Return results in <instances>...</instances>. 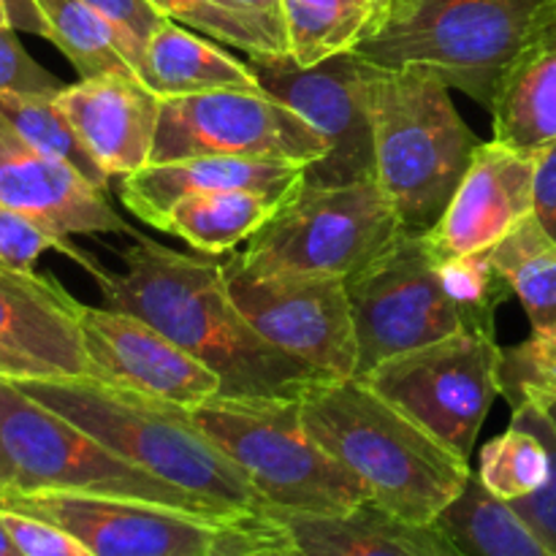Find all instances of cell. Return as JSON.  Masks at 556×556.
<instances>
[{"mask_svg": "<svg viewBox=\"0 0 556 556\" xmlns=\"http://www.w3.org/2000/svg\"><path fill=\"white\" fill-rule=\"evenodd\" d=\"M123 271L96 277L106 307L139 315L220 375V396L302 400L320 378L248 324L215 255L179 253L136 233L119 253Z\"/></svg>", "mask_w": 556, "mask_h": 556, "instance_id": "6da1fadb", "label": "cell"}, {"mask_svg": "<svg viewBox=\"0 0 556 556\" xmlns=\"http://www.w3.org/2000/svg\"><path fill=\"white\" fill-rule=\"evenodd\" d=\"M315 443L364 486L369 503L410 525H438L465 494L470 462L424 432L362 378L318 380L302 394Z\"/></svg>", "mask_w": 556, "mask_h": 556, "instance_id": "7a4b0ae2", "label": "cell"}, {"mask_svg": "<svg viewBox=\"0 0 556 556\" xmlns=\"http://www.w3.org/2000/svg\"><path fill=\"white\" fill-rule=\"evenodd\" d=\"M14 383L130 465L182 489L228 519L269 514L248 476L193 421L188 407L150 400L96 378L54 375Z\"/></svg>", "mask_w": 556, "mask_h": 556, "instance_id": "3957f363", "label": "cell"}, {"mask_svg": "<svg viewBox=\"0 0 556 556\" xmlns=\"http://www.w3.org/2000/svg\"><path fill=\"white\" fill-rule=\"evenodd\" d=\"M367 103L375 182L407 233H427L454 199L483 141L462 119L451 87L424 65L367 63Z\"/></svg>", "mask_w": 556, "mask_h": 556, "instance_id": "277c9868", "label": "cell"}, {"mask_svg": "<svg viewBox=\"0 0 556 556\" xmlns=\"http://www.w3.org/2000/svg\"><path fill=\"white\" fill-rule=\"evenodd\" d=\"M193 421L248 476L275 516H334L367 503L362 483L307 432L299 400L212 396Z\"/></svg>", "mask_w": 556, "mask_h": 556, "instance_id": "5b68a950", "label": "cell"}, {"mask_svg": "<svg viewBox=\"0 0 556 556\" xmlns=\"http://www.w3.org/2000/svg\"><path fill=\"white\" fill-rule=\"evenodd\" d=\"M543 0H389L353 49L378 68H432L451 90L492 106L500 74Z\"/></svg>", "mask_w": 556, "mask_h": 556, "instance_id": "8992f818", "label": "cell"}, {"mask_svg": "<svg viewBox=\"0 0 556 556\" xmlns=\"http://www.w3.org/2000/svg\"><path fill=\"white\" fill-rule=\"evenodd\" d=\"M0 492L128 497L237 521L130 465L74 421L27 396L11 378H0Z\"/></svg>", "mask_w": 556, "mask_h": 556, "instance_id": "52a82bcc", "label": "cell"}, {"mask_svg": "<svg viewBox=\"0 0 556 556\" xmlns=\"http://www.w3.org/2000/svg\"><path fill=\"white\" fill-rule=\"evenodd\" d=\"M405 233L380 185H299L233 258L255 275L302 271L348 277Z\"/></svg>", "mask_w": 556, "mask_h": 556, "instance_id": "ba28073f", "label": "cell"}, {"mask_svg": "<svg viewBox=\"0 0 556 556\" xmlns=\"http://www.w3.org/2000/svg\"><path fill=\"white\" fill-rule=\"evenodd\" d=\"M362 380L438 443L470 462L483 421L503 394V348L497 334L456 331L386 358Z\"/></svg>", "mask_w": 556, "mask_h": 556, "instance_id": "9c48e42d", "label": "cell"}, {"mask_svg": "<svg viewBox=\"0 0 556 556\" xmlns=\"http://www.w3.org/2000/svg\"><path fill=\"white\" fill-rule=\"evenodd\" d=\"M345 286L358 340L356 378L386 358L465 331L424 233L405 231Z\"/></svg>", "mask_w": 556, "mask_h": 556, "instance_id": "30bf717a", "label": "cell"}, {"mask_svg": "<svg viewBox=\"0 0 556 556\" xmlns=\"http://www.w3.org/2000/svg\"><path fill=\"white\" fill-rule=\"evenodd\" d=\"M201 155L266 157L309 166L326 157V141L302 114L266 90L163 98L150 163Z\"/></svg>", "mask_w": 556, "mask_h": 556, "instance_id": "8fae6325", "label": "cell"}, {"mask_svg": "<svg viewBox=\"0 0 556 556\" xmlns=\"http://www.w3.org/2000/svg\"><path fill=\"white\" fill-rule=\"evenodd\" d=\"M228 293L248 324L326 380L356 378L358 340L342 277L269 271L255 275L237 258L223 264Z\"/></svg>", "mask_w": 556, "mask_h": 556, "instance_id": "7c38bea8", "label": "cell"}, {"mask_svg": "<svg viewBox=\"0 0 556 556\" xmlns=\"http://www.w3.org/2000/svg\"><path fill=\"white\" fill-rule=\"evenodd\" d=\"M266 92L302 114L326 141V157L304 166V185L375 179V130L367 103V60L348 52L315 68L291 58H250Z\"/></svg>", "mask_w": 556, "mask_h": 556, "instance_id": "4fadbf2b", "label": "cell"}, {"mask_svg": "<svg viewBox=\"0 0 556 556\" xmlns=\"http://www.w3.org/2000/svg\"><path fill=\"white\" fill-rule=\"evenodd\" d=\"M0 508L63 527L92 556H206L223 527L231 525L144 500L101 494L0 492Z\"/></svg>", "mask_w": 556, "mask_h": 556, "instance_id": "5bb4252c", "label": "cell"}, {"mask_svg": "<svg viewBox=\"0 0 556 556\" xmlns=\"http://www.w3.org/2000/svg\"><path fill=\"white\" fill-rule=\"evenodd\" d=\"M79 326L90 378L188 410L220 396V375L139 315L81 304Z\"/></svg>", "mask_w": 556, "mask_h": 556, "instance_id": "9a60e30c", "label": "cell"}, {"mask_svg": "<svg viewBox=\"0 0 556 556\" xmlns=\"http://www.w3.org/2000/svg\"><path fill=\"white\" fill-rule=\"evenodd\" d=\"M532 215V155L483 141L440 220L424 233L438 264L492 250Z\"/></svg>", "mask_w": 556, "mask_h": 556, "instance_id": "2e32d148", "label": "cell"}, {"mask_svg": "<svg viewBox=\"0 0 556 556\" xmlns=\"http://www.w3.org/2000/svg\"><path fill=\"white\" fill-rule=\"evenodd\" d=\"M54 101L109 177L125 179L150 166L163 98L134 71L79 79Z\"/></svg>", "mask_w": 556, "mask_h": 556, "instance_id": "e0dca14e", "label": "cell"}, {"mask_svg": "<svg viewBox=\"0 0 556 556\" xmlns=\"http://www.w3.org/2000/svg\"><path fill=\"white\" fill-rule=\"evenodd\" d=\"M0 206L30 215L60 233H125L136 228L79 172L33 150L0 123Z\"/></svg>", "mask_w": 556, "mask_h": 556, "instance_id": "ac0fdd59", "label": "cell"}, {"mask_svg": "<svg viewBox=\"0 0 556 556\" xmlns=\"http://www.w3.org/2000/svg\"><path fill=\"white\" fill-rule=\"evenodd\" d=\"M304 182V166L266 157L201 155L150 163L119 185V201L134 217L161 231L163 217L177 201L215 190H253L286 201Z\"/></svg>", "mask_w": 556, "mask_h": 556, "instance_id": "d6986e66", "label": "cell"}, {"mask_svg": "<svg viewBox=\"0 0 556 556\" xmlns=\"http://www.w3.org/2000/svg\"><path fill=\"white\" fill-rule=\"evenodd\" d=\"M81 302L58 280L0 264V345L68 378H90L79 326Z\"/></svg>", "mask_w": 556, "mask_h": 556, "instance_id": "ffe728a7", "label": "cell"}, {"mask_svg": "<svg viewBox=\"0 0 556 556\" xmlns=\"http://www.w3.org/2000/svg\"><path fill=\"white\" fill-rule=\"evenodd\" d=\"M494 141L532 152L556 139V0H543L492 98Z\"/></svg>", "mask_w": 556, "mask_h": 556, "instance_id": "44dd1931", "label": "cell"}, {"mask_svg": "<svg viewBox=\"0 0 556 556\" xmlns=\"http://www.w3.org/2000/svg\"><path fill=\"white\" fill-rule=\"evenodd\" d=\"M275 519L309 556H470L440 525H410L369 500L348 514Z\"/></svg>", "mask_w": 556, "mask_h": 556, "instance_id": "7402d4cb", "label": "cell"}, {"mask_svg": "<svg viewBox=\"0 0 556 556\" xmlns=\"http://www.w3.org/2000/svg\"><path fill=\"white\" fill-rule=\"evenodd\" d=\"M139 79L157 98L212 90H264L250 63H239L215 41L201 38L199 33L174 20H168L147 43Z\"/></svg>", "mask_w": 556, "mask_h": 556, "instance_id": "603a6c76", "label": "cell"}, {"mask_svg": "<svg viewBox=\"0 0 556 556\" xmlns=\"http://www.w3.org/2000/svg\"><path fill=\"white\" fill-rule=\"evenodd\" d=\"M288 58L315 68L353 52L383 20L389 0H280Z\"/></svg>", "mask_w": 556, "mask_h": 556, "instance_id": "cb8c5ba5", "label": "cell"}, {"mask_svg": "<svg viewBox=\"0 0 556 556\" xmlns=\"http://www.w3.org/2000/svg\"><path fill=\"white\" fill-rule=\"evenodd\" d=\"M280 201L253 190H215L177 201L163 217L161 231L182 239L206 255L233 253L275 215Z\"/></svg>", "mask_w": 556, "mask_h": 556, "instance_id": "d4e9b609", "label": "cell"}, {"mask_svg": "<svg viewBox=\"0 0 556 556\" xmlns=\"http://www.w3.org/2000/svg\"><path fill=\"white\" fill-rule=\"evenodd\" d=\"M438 525L470 556H554L508 503L483 489L476 472Z\"/></svg>", "mask_w": 556, "mask_h": 556, "instance_id": "484cf974", "label": "cell"}, {"mask_svg": "<svg viewBox=\"0 0 556 556\" xmlns=\"http://www.w3.org/2000/svg\"><path fill=\"white\" fill-rule=\"evenodd\" d=\"M33 3L41 14L43 38H49L71 60L79 79H92L112 71L136 74V60L125 38L85 0H33Z\"/></svg>", "mask_w": 556, "mask_h": 556, "instance_id": "4316f807", "label": "cell"}, {"mask_svg": "<svg viewBox=\"0 0 556 556\" xmlns=\"http://www.w3.org/2000/svg\"><path fill=\"white\" fill-rule=\"evenodd\" d=\"M492 264L525 307L532 331L556 326V242L535 217L521 220L494 244Z\"/></svg>", "mask_w": 556, "mask_h": 556, "instance_id": "83f0119b", "label": "cell"}, {"mask_svg": "<svg viewBox=\"0 0 556 556\" xmlns=\"http://www.w3.org/2000/svg\"><path fill=\"white\" fill-rule=\"evenodd\" d=\"M0 123L9 125L22 141L54 161L65 163L79 172L92 188L101 193L109 190V174L98 166L96 157L79 139L71 119L58 106L54 96H16V92H0Z\"/></svg>", "mask_w": 556, "mask_h": 556, "instance_id": "f1b7e54d", "label": "cell"}, {"mask_svg": "<svg viewBox=\"0 0 556 556\" xmlns=\"http://www.w3.org/2000/svg\"><path fill=\"white\" fill-rule=\"evenodd\" d=\"M552 472V454L541 434L521 421H510L500 438L489 440L478 456V481L503 503L535 494Z\"/></svg>", "mask_w": 556, "mask_h": 556, "instance_id": "f546056e", "label": "cell"}, {"mask_svg": "<svg viewBox=\"0 0 556 556\" xmlns=\"http://www.w3.org/2000/svg\"><path fill=\"white\" fill-rule=\"evenodd\" d=\"M166 20L179 22L206 38L242 49L248 58H288L286 49L255 22L223 5L220 0H150Z\"/></svg>", "mask_w": 556, "mask_h": 556, "instance_id": "4dcf8cb0", "label": "cell"}, {"mask_svg": "<svg viewBox=\"0 0 556 556\" xmlns=\"http://www.w3.org/2000/svg\"><path fill=\"white\" fill-rule=\"evenodd\" d=\"M440 271H443L445 288L459 304L465 331L494 334V315H497V307L503 304L505 293H510V288L494 269L492 250L443 261Z\"/></svg>", "mask_w": 556, "mask_h": 556, "instance_id": "1f68e13d", "label": "cell"}, {"mask_svg": "<svg viewBox=\"0 0 556 556\" xmlns=\"http://www.w3.org/2000/svg\"><path fill=\"white\" fill-rule=\"evenodd\" d=\"M47 250H60L71 261H76L81 269L90 271L92 277L103 271L101 264H96L90 255L81 253L71 242L68 233H60L58 228L47 226V223L36 220V217L22 215V212L9 210V206H0V264L11 266L16 271H33L36 261Z\"/></svg>", "mask_w": 556, "mask_h": 556, "instance_id": "d6a6232c", "label": "cell"}, {"mask_svg": "<svg viewBox=\"0 0 556 556\" xmlns=\"http://www.w3.org/2000/svg\"><path fill=\"white\" fill-rule=\"evenodd\" d=\"M503 394L510 407L530 394L556 396V326L503 348Z\"/></svg>", "mask_w": 556, "mask_h": 556, "instance_id": "836d02e7", "label": "cell"}, {"mask_svg": "<svg viewBox=\"0 0 556 556\" xmlns=\"http://www.w3.org/2000/svg\"><path fill=\"white\" fill-rule=\"evenodd\" d=\"M514 421L527 424V427H532L543 440H546L548 454H552V472H548V481L543 483L535 494H530V497L525 500H516V503H510V508L535 530V535L541 538L556 556V434L552 424H548L546 416L541 413V407L532 400H521L519 405H514Z\"/></svg>", "mask_w": 556, "mask_h": 556, "instance_id": "e575fe53", "label": "cell"}, {"mask_svg": "<svg viewBox=\"0 0 556 556\" xmlns=\"http://www.w3.org/2000/svg\"><path fill=\"white\" fill-rule=\"evenodd\" d=\"M63 90L58 76L30 58L14 27H0V92L16 96H58Z\"/></svg>", "mask_w": 556, "mask_h": 556, "instance_id": "d590c367", "label": "cell"}, {"mask_svg": "<svg viewBox=\"0 0 556 556\" xmlns=\"http://www.w3.org/2000/svg\"><path fill=\"white\" fill-rule=\"evenodd\" d=\"M96 14H101L128 43L136 60V74L144 60V49L150 38L166 25V16L150 0H85Z\"/></svg>", "mask_w": 556, "mask_h": 556, "instance_id": "8d00e7d4", "label": "cell"}, {"mask_svg": "<svg viewBox=\"0 0 556 556\" xmlns=\"http://www.w3.org/2000/svg\"><path fill=\"white\" fill-rule=\"evenodd\" d=\"M5 530L25 556H92L90 548L52 521L0 508Z\"/></svg>", "mask_w": 556, "mask_h": 556, "instance_id": "74e56055", "label": "cell"}, {"mask_svg": "<svg viewBox=\"0 0 556 556\" xmlns=\"http://www.w3.org/2000/svg\"><path fill=\"white\" fill-rule=\"evenodd\" d=\"M532 217L556 242V139L532 152Z\"/></svg>", "mask_w": 556, "mask_h": 556, "instance_id": "f35d334b", "label": "cell"}, {"mask_svg": "<svg viewBox=\"0 0 556 556\" xmlns=\"http://www.w3.org/2000/svg\"><path fill=\"white\" fill-rule=\"evenodd\" d=\"M271 525H275V519L269 514L231 521V525L223 527L220 538L206 556H250V552L269 535Z\"/></svg>", "mask_w": 556, "mask_h": 556, "instance_id": "ab89813d", "label": "cell"}, {"mask_svg": "<svg viewBox=\"0 0 556 556\" xmlns=\"http://www.w3.org/2000/svg\"><path fill=\"white\" fill-rule=\"evenodd\" d=\"M231 11L242 14L244 20L255 22L261 30L269 33L277 43L288 52L286 27H282V3L280 0H220Z\"/></svg>", "mask_w": 556, "mask_h": 556, "instance_id": "60d3db41", "label": "cell"}, {"mask_svg": "<svg viewBox=\"0 0 556 556\" xmlns=\"http://www.w3.org/2000/svg\"><path fill=\"white\" fill-rule=\"evenodd\" d=\"M0 27H14L43 36V22L33 0H0Z\"/></svg>", "mask_w": 556, "mask_h": 556, "instance_id": "b9f144b4", "label": "cell"}, {"mask_svg": "<svg viewBox=\"0 0 556 556\" xmlns=\"http://www.w3.org/2000/svg\"><path fill=\"white\" fill-rule=\"evenodd\" d=\"M54 369L47 364L36 362L30 356H22V353L11 351V348L0 345V378L11 380H30V378H54Z\"/></svg>", "mask_w": 556, "mask_h": 556, "instance_id": "7bdbcfd3", "label": "cell"}, {"mask_svg": "<svg viewBox=\"0 0 556 556\" xmlns=\"http://www.w3.org/2000/svg\"><path fill=\"white\" fill-rule=\"evenodd\" d=\"M271 516V514H269ZM275 519V516H271ZM250 556H309L307 552H302V548L296 546V543L288 538V532L282 530L280 521L275 519V525H271L269 535L264 538V541L258 543V546L250 552Z\"/></svg>", "mask_w": 556, "mask_h": 556, "instance_id": "ee69618b", "label": "cell"}, {"mask_svg": "<svg viewBox=\"0 0 556 556\" xmlns=\"http://www.w3.org/2000/svg\"><path fill=\"white\" fill-rule=\"evenodd\" d=\"M525 400H532L538 407H541V413L546 416V421L552 424L554 434H556V396H543V394H530L525 396Z\"/></svg>", "mask_w": 556, "mask_h": 556, "instance_id": "f6af8a7d", "label": "cell"}, {"mask_svg": "<svg viewBox=\"0 0 556 556\" xmlns=\"http://www.w3.org/2000/svg\"><path fill=\"white\" fill-rule=\"evenodd\" d=\"M0 556H25L14 543V538L9 535V530H5L3 519H0Z\"/></svg>", "mask_w": 556, "mask_h": 556, "instance_id": "bcb514c9", "label": "cell"}]
</instances>
